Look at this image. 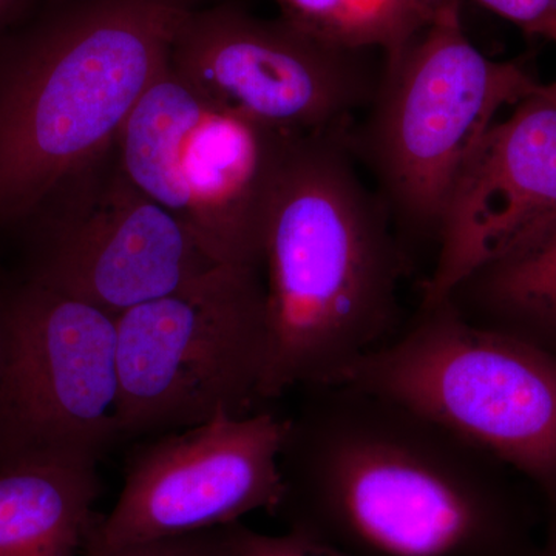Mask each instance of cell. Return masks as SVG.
<instances>
[{
    "label": "cell",
    "mask_w": 556,
    "mask_h": 556,
    "mask_svg": "<svg viewBox=\"0 0 556 556\" xmlns=\"http://www.w3.org/2000/svg\"><path fill=\"white\" fill-rule=\"evenodd\" d=\"M444 300L473 324L556 353V222L486 260Z\"/></svg>",
    "instance_id": "14"
},
{
    "label": "cell",
    "mask_w": 556,
    "mask_h": 556,
    "mask_svg": "<svg viewBox=\"0 0 556 556\" xmlns=\"http://www.w3.org/2000/svg\"><path fill=\"white\" fill-rule=\"evenodd\" d=\"M538 93H540L541 97L546 98V100L552 102V104H554L556 108V80L548 84L541 83L540 89H538Z\"/></svg>",
    "instance_id": "21"
},
{
    "label": "cell",
    "mask_w": 556,
    "mask_h": 556,
    "mask_svg": "<svg viewBox=\"0 0 556 556\" xmlns=\"http://www.w3.org/2000/svg\"><path fill=\"white\" fill-rule=\"evenodd\" d=\"M121 439L153 438L262 405L263 270L217 266L115 317Z\"/></svg>",
    "instance_id": "7"
},
{
    "label": "cell",
    "mask_w": 556,
    "mask_h": 556,
    "mask_svg": "<svg viewBox=\"0 0 556 556\" xmlns=\"http://www.w3.org/2000/svg\"><path fill=\"white\" fill-rule=\"evenodd\" d=\"M371 51L332 46L283 17L257 16L233 0L190 14L170 67L212 100L299 138L353 130L382 72Z\"/></svg>",
    "instance_id": "10"
},
{
    "label": "cell",
    "mask_w": 556,
    "mask_h": 556,
    "mask_svg": "<svg viewBox=\"0 0 556 556\" xmlns=\"http://www.w3.org/2000/svg\"><path fill=\"white\" fill-rule=\"evenodd\" d=\"M228 536L230 556H351L300 533L268 535L241 521L228 526Z\"/></svg>",
    "instance_id": "16"
},
{
    "label": "cell",
    "mask_w": 556,
    "mask_h": 556,
    "mask_svg": "<svg viewBox=\"0 0 556 556\" xmlns=\"http://www.w3.org/2000/svg\"><path fill=\"white\" fill-rule=\"evenodd\" d=\"M303 393L278 459L289 532L351 556L535 554L525 479L495 457L350 383Z\"/></svg>",
    "instance_id": "1"
},
{
    "label": "cell",
    "mask_w": 556,
    "mask_h": 556,
    "mask_svg": "<svg viewBox=\"0 0 556 556\" xmlns=\"http://www.w3.org/2000/svg\"><path fill=\"white\" fill-rule=\"evenodd\" d=\"M434 9L439 0H427ZM471 2L510 22L530 38L556 42V0H456Z\"/></svg>",
    "instance_id": "17"
},
{
    "label": "cell",
    "mask_w": 556,
    "mask_h": 556,
    "mask_svg": "<svg viewBox=\"0 0 556 556\" xmlns=\"http://www.w3.org/2000/svg\"><path fill=\"white\" fill-rule=\"evenodd\" d=\"M280 17L342 49L396 60L430 20L427 0H274Z\"/></svg>",
    "instance_id": "15"
},
{
    "label": "cell",
    "mask_w": 556,
    "mask_h": 556,
    "mask_svg": "<svg viewBox=\"0 0 556 556\" xmlns=\"http://www.w3.org/2000/svg\"><path fill=\"white\" fill-rule=\"evenodd\" d=\"M300 139L212 100L169 60L115 149L127 177L217 265L263 270L269 214Z\"/></svg>",
    "instance_id": "6"
},
{
    "label": "cell",
    "mask_w": 556,
    "mask_h": 556,
    "mask_svg": "<svg viewBox=\"0 0 556 556\" xmlns=\"http://www.w3.org/2000/svg\"><path fill=\"white\" fill-rule=\"evenodd\" d=\"M33 0H0V35L20 22Z\"/></svg>",
    "instance_id": "19"
},
{
    "label": "cell",
    "mask_w": 556,
    "mask_h": 556,
    "mask_svg": "<svg viewBox=\"0 0 556 556\" xmlns=\"http://www.w3.org/2000/svg\"><path fill=\"white\" fill-rule=\"evenodd\" d=\"M100 556H230L228 526L134 544Z\"/></svg>",
    "instance_id": "18"
},
{
    "label": "cell",
    "mask_w": 556,
    "mask_h": 556,
    "mask_svg": "<svg viewBox=\"0 0 556 556\" xmlns=\"http://www.w3.org/2000/svg\"><path fill=\"white\" fill-rule=\"evenodd\" d=\"M119 442L115 317L25 277L0 295V467Z\"/></svg>",
    "instance_id": "8"
},
{
    "label": "cell",
    "mask_w": 556,
    "mask_h": 556,
    "mask_svg": "<svg viewBox=\"0 0 556 556\" xmlns=\"http://www.w3.org/2000/svg\"><path fill=\"white\" fill-rule=\"evenodd\" d=\"M22 230L30 243L25 277L113 317L222 266L127 177L115 146L62 182Z\"/></svg>",
    "instance_id": "9"
},
{
    "label": "cell",
    "mask_w": 556,
    "mask_h": 556,
    "mask_svg": "<svg viewBox=\"0 0 556 556\" xmlns=\"http://www.w3.org/2000/svg\"><path fill=\"white\" fill-rule=\"evenodd\" d=\"M287 428L288 417L257 409L150 438L131 455L112 511L91 521L86 555L276 515Z\"/></svg>",
    "instance_id": "11"
},
{
    "label": "cell",
    "mask_w": 556,
    "mask_h": 556,
    "mask_svg": "<svg viewBox=\"0 0 556 556\" xmlns=\"http://www.w3.org/2000/svg\"><path fill=\"white\" fill-rule=\"evenodd\" d=\"M338 383L434 420L514 470L556 510V353L473 324L442 300L420 306L407 331Z\"/></svg>",
    "instance_id": "4"
},
{
    "label": "cell",
    "mask_w": 556,
    "mask_h": 556,
    "mask_svg": "<svg viewBox=\"0 0 556 556\" xmlns=\"http://www.w3.org/2000/svg\"><path fill=\"white\" fill-rule=\"evenodd\" d=\"M354 159L353 130L302 138L281 178L263 252L262 404L338 383L397 336L407 255Z\"/></svg>",
    "instance_id": "2"
},
{
    "label": "cell",
    "mask_w": 556,
    "mask_h": 556,
    "mask_svg": "<svg viewBox=\"0 0 556 556\" xmlns=\"http://www.w3.org/2000/svg\"><path fill=\"white\" fill-rule=\"evenodd\" d=\"M212 0H49L0 35V228H24L51 193L116 144Z\"/></svg>",
    "instance_id": "3"
},
{
    "label": "cell",
    "mask_w": 556,
    "mask_h": 556,
    "mask_svg": "<svg viewBox=\"0 0 556 556\" xmlns=\"http://www.w3.org/2000/svg\"><path fill=\"white\" fill-rule=\"evenodd\" d=\"M556 222V108L540 93L486 131L450 193L422 305Z\"/></svg>",
    "instance_id": "12"
},
{
    "label": "cell",
    "mask_w": 556,
    "mask_h": 556,
    "mask_svg": "<svg viewBox=\"0 0 556 556\" xmlns=\"http://www.w3.org/2000/svg\"><path fill=\"white\" fill-rule=\"evenodd\" d=\"M463 3L439 0L427 24L382 65L354 153L368 160L393 219L438 236L450 193L501 110L541 83L522 61H496L464 30Z\"/></svg>",
    "instance_id": "5"
},
{
    "label": "cell",
    "mask_w": 556,
    "mask_h": 556,
    "mask_svg": "<svg viewBox=\"0 0 556 556\" xmlns=\"http://www.w3.org/2000/svg\"><path fill=\"white\" fill-rule=\"evenodd\" d=\"M100 492L90 464L25 459L0 467V556H76Z\"/></svg>",
    "instance_id": "13"
},
{
    "label": "cell",
    "mask_w": 556,
    "mask_h": 556,
    "mask_svg": "<svg viewBox=\"0 0 556 556\" xmlns=\"http://www.w3.org/2000/svg\"><path fill=\"white\" fill-rule=\"evenodd\" d=\"M533 556H556V510L548 511L546 529Z\"/></svg>",
    "instance_id": "20"
}]
</instances>
